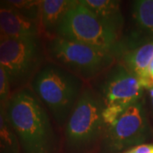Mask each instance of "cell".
Returning a JSON list of instances; mask_svg holds the SVG:
<instances>
[{
    "label": "cell",
    "instance_id": "obj_21",
    "mask_svg": "<svg viewBox=\"0 0 153 153\" xmlns=\"http://www.w3.org/2000/svg\"><path fill=\"white\" fill-rule=\"evenodd\" d=\"M127 153H135L134 152V150H132V151H130V152H128Z\"/></svg>",
    "mask_w": 153,
    "mask_h": 153
},
{
    "label": "cell",
    "instance_id": "obj_13",
    "mask_svg": "<svg viewBox=\"0 0 153 153\" xmlns=\"http://www.w3.org/2000/svg\"><path fill=\"white\" fill-rule=\"evenodd\" d=\"M18 138L6 113L5 105L0 104V153H17Z\"/></svg>",
    "mask_w": 153,
    "mask_h": 153
},
{
    "label": "cell",
    "instance_id": "obj_10",
    "mask_svg": "<svg viewBox=\"0 0 153 153\" xmlns=\"http://www.w3.org/2000/svg\"><path fill=\"white\" fill-rule=\"evenodd\" d=\"M39 30L38 22L25 16L7 1L0 2V40L38 36Z\"/></svg>",
    "mask_w": 153,
    "mask_h": 153
},
{
    "label": "cell",
    "instance_id": "obj_5",
    "mask_svg": "<svg viewBox=\"0 0 153 153\" xmlns=\"http://www.w3.org/2000/svg\"><path fill=\"white\" fill-rule=\"evenodd\" d=\"M44 48L39 36L0 40V66L9 76L11 88L28 82L42 66Z\"/></svg>",
    "mask_w": 153,
    "mask_h": 153
},
{
    "label": "cell",
    "instance_id": "obj_8",
    "mask_svg": "<svg viewBox=\"0 0 153 153\" xmlns=\"http://www.w3.org/2000/svg\"><path fill=\"white\" fill-rule=\"evenodd\" d=\"M107 140L114 149L139 145L150 134L146 112L141 101L130 105L112 125L107 128Z\"/></svg>",
    "mask_w": 153,
    "mask_h": 153
},
{
    "label": "cell",
    "instance_id": "obj_2",
    "mask_svg": "<svg viewBox=\"0 0 153 153\" xmlns=\"http://www.w3.org/2000/svg\"><path fill=\"white\" fill-rule=\"evenodd\" d=\"M33 89L59 125L65 124L82 94V79L55 63H47L33 76Z\"/></svg>",
    "mask_w": 153,
    "mask_h": 153
},
{
    "label": "cell",
    "instance_id": "obj_15",
    "mask_svg": "<svg viewBox=\"0 0 153 153\" xmlns=\"http://www.w3.org/2000/svg\"><path fill=\"white\" fill-rule=\"evenodd\" d=\"M10 5L16 8L22 15L39 23V13H40V3L41 1L32 0H10L7 1Z\"/></svg>",
    "mask_w": 153,
    "mask_h": 153
},
{
    "label": "cell",
    "instance_id": "obj_4",
    "mask_svg": "<svg viewBox=\"0 0 153 153\" xmlns=\"http://www.w3.org/2000/svg\"><path fill=\"white\" fill-rule=\"evenodd\" d=\"M56 37L87 44L116 57L119 36L106 27L80 1H76L60 22Z\"/></svg>",
    "mask_w": 153,
    "mask_h": 153
},
{
    "label": "cell",
    "instance_id": "obj_12",
    "mask_svg": "<svg viewBox=\"0 0 153 153\" xmlns=\"http://www.w3.org/2000/svg\"><path fill=\"white\" fill-rule=\"evenodd\" d=\"M80 3L91 11L106 27L119 36L124 25L120 1L83 0Z\"/></svg>",
    "mask_w": 153,
    "mask_h": 153
},
{
    "label": "cell",
    "instance_id": "obj_17",
    "mask_svg": "<svg viewBox=\"0 0 153 153\" xmlns=\"http://www.w3.org/2000/svg\"><path fill=\"white\" fill-rule=\"evenodd\" d=\"M125 110L118 106H105L102 116L105 126L112 125Z\"/></svg>",
    "mask_w": 153,
    "mask_h": 153
},
{
    "label": "cell",
    "instance_id": "obj_18",
    "mask_svg": "<svg viewBox=\"0 0 153 153\" xmlns=\"http://www.w3.org/2000/svg\"><path fill=\"white\" fill-rule=\"evenodd\" d=\"M153 146L150 145H141V146H138L137 147L134 148V152L135 153H151L152 151Z\"/></svg>",
    "mask_w": 153,
    "mask_h": 153
},
{
    "label": "cell",
    "instance_id": "obj_23",
    "mask_svg": "<svg viewBox=\"0 0 153 153\" xmlns=\"http://www.w3.org/2000/svg\"><path fill=\"white\" fill-rule=\"evenodd\" d=\"M152 82H153V76H152Z\"/></svg>",
    "mask_w": 153,
    "mask_h": 153
},
{
    "label": "cell",
    "instance_id": "obj_14",
    "mask_svg": "<svg viewBox=\"0 0 153 153\" xmlns=\"http://www.w3.org/2000/svg\"><path fill=\"white\" fill-rule=\"evenodd\" d=\"M133 18L137 27L153 36V0H137L133 4Z\"/></svg>",
    "mask_w": 153,
    "mask_h": 153
},
{
    "label": "cell",
    "instance_id": "obj_9",
    "mask_svg": "<svg viewBox=\"0 0 153 153\" xmlns=\"http://www.w3.org/2000/svg\"><path fill=\"white\" fill-rule=\"evenodd\" d=\"M117 55H120L123 60L122 64L140 78L144 88L149 89L152 87L149 66L153 59V42L143 44H135L134 41L127 44L118 43Z\"/></svg>",
    "mask_w": 153,
    "mask_h": 153
},
{
    "label": "cell",
    "instance_id": "obj_1",
    "mask_svg": "<svg viewBox=\"0 0 153 153\" xmlns=\"http://www.w3.org/2000/svg\"><path fill=\"white\" fill-rule=\"evenodd\" d=\"M4 105L8 119L25 152H49L54 132L49 115L34 92L19 89Z\"/></svg>",
    "mask_w": 153,
    "mask_h": 153
},
{
    "label": "cell",
    "instance_id": "obj_3",
    "mask_svg": "<svg viewBox=\"0 0 153 153\" xmlns=\"http://www.w3.org/2000/svg\"><path fill=\"white\" fill-rule=\"evenodd\" d=\"M46 49L54 63L86 79L106 70L115 58L111 53L60 37L49 38Z\"/></svg>",
    "mask_w": 153,
    "mask_h": 153
},
{
    "label": "cell",
    "instance_id": "obj_11",
    "mask_svg": "<svg viewBox=\"0 0 153 153\" xmlns=\"http://www.w3.org/2000/svg\"><path fill=\"white\" fill-rule=\"evenodd\" d=\"M75 0H43L40 3L39 28L49 38L56 37L57 29Z\"/></svg>",
    "mask_w": 153,
    "mask_h": 153
},
{
    "label": "cell",
    "instance_id": "obj_7",
    "mask_svg": "<svg viewBox=\"0 0 153 153\" xmlns=\"http://www.w3.org/2000/svg\"><path fill=\"white\" fill-rule=\"evenodd\" d=\"M144 86L140 78L123 64L114 66L102 84L101 99L105 106H118L127 109L140 101Z\"/></svg>",
    "mask_w": 153,
    "mask_h": 153
},
{
    "label": "cell",
    "instance_id": "obj_16",
    "mask_svg": "<svg viewBox=\"0 0 153 153\" xmlns=\"http://www.w3.org/2000/svg\"><path fill=\"white\" fill-rule=\"evenodd\" d=\"M11 96V87L9 76L0 66V104L5 105Z\"/></svg>",
    "mask_w": 153,
    "mask_h": 153
},
{
    "label": "cell",
    "instance_id": "obj_6",
    "mask_svg": "<svg viewBox=\"0 0 153 153\" xmlns=\"http://www.w3.org/2000/svg\"><path fill=\"white\" fill-rule=\"evenodd\" d=\"M104 108L100 96L88 88L82 91L66 122L65 134L69 145L81 147L100 135L105 126L102 116Z\"/></svg>",
    "mask_w": 153,
    "mask_h": 153
},
{
    "label": "cell",
    "instance_id": "obj_22",
    "mask_svg": "<svg viewBox=\"0 0 153 153\" xmlns=\"http://www.w3.org/2000/svg\"><path fill=\"white\" fill-rule=\"evenodd\" d=\"M151 153H153V149H152V152H151Z\"/></svg>",
    "mask_w": 153,
    "mask_h": 153
},
{
    "label": "cell",
    "instance_id": "obj_20",
    "mask_svg": "<svg viewBox=\"0 0 153 153\" xmlns=\"http://www.w3.org/2000/svg\"><path fill=\"white\" fill-rule=\"evenodd\" d=\"M149 74H150L151 77L153 76V59L151 62V64H150V66H149Z\"/></svg>",
    "mask_w": 153,
    "mask_h": 153
},
{
    "label": "cell",
    "instance_id": "obj_19",
    "mask_svg": "<svg viewBox=\"0 0 153 153\" xmlns=\"http://www.w3.org/2000/svg\"><path fill=\"white\" fill-rule=\"evenodd\" d=\"M149 94H150V100H151V103L153 109V86L149 88Z\"/></svg>",
    "mask_w": 153,
    "mask_h": 153
}]
</instances>
